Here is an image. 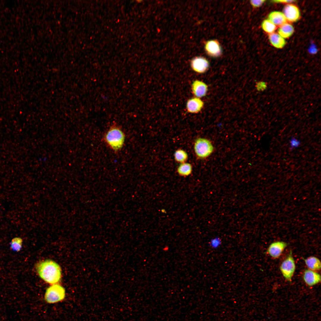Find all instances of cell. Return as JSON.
<instances>
[{
	"instance_id": "19",
	"label": "cell",
	"mask_w": 321,
	"mask_h": 321,
	"mask_svg": "<svg viewBox=\"0 0 321 321\" xmlns=\"http://www.w3.org/2000/svg\"><path fill=\"white\" fill-rule=\"evenodd\" d=\"M174 157L176 161L181 163L185 162L188 158L187 153L184 150L179 149L174 154Z\"/></svg>"
},
{
	"instance_id": "22",
	"label": "cell",
	"mask_w": 321,
	"mask_h": 321,
	"mask_svg": "<svg viewBox=\"0 0 321 321\" xmlns=\"http://www.w3.org/2000/svg\"><path fill=\"white\" fill-rule=\"evenodd\" d=\"M265 1V0H251L250 3L253 7H258L261 6Z\"/></svg>"
},
{
	"instance_id": "21",
	"label": "cell",
	"mask_w": 321,
	"mask_h": 321,
	"mask_svg": "<svg viewBox=\"0 0 321 321\" xmlns=\"http://www.w3.org/2000/svg\"><path fill=\"white\" fill-rule=\"evenodd\" d=\"M300 141L296 138L292 137L289 141L290 150L298 147L300 144Z\"/></svg>"
},
{
	"instance_id": "12",
	"label": "cell",
	"mask_w": 321,
	"mask_h": 321,
	"mask_svg": "<svg viewBox=\"0 0 321 321\" xmlns=\"http://www.w3.org/2000/svg\"><path fill=\"white\" fill-rule=\"evenodd\" d=\"M204 105V103L201 99L195 97L191 98L187 101L186 108L188 112L197 113L202 109Z\"/></svg>"
},
{
	"instance_id": "5",
	"label": "cell",
	"mask_w": 321,
	"mask_h": 321,
	"mask_svg": "<svg viewBox=\"0 0 321 321\" xmlns=\"http://www.w3.org/2000/svg\"><path fill=\"white\" fill-rule=\"evenodd\" d=\"M296 266L294 259L291 251L281 263L280 269L285 279L289 282L292 280Z\"/></svg>"
},
{
	"instance_id": "3",
	"label": "cell",
	"mask_w": 321,
	"mask_h": 321,
	"mask_svg": "<svg viewBox=\"0 0 321 321\" xmlns=\"http://www.w3.org/2000/svg\"><path fill=\"white\" fill-rule=\"evenodd\" d=\"M194 148L196 155L201 159L209 157L214 150V147L211 141L204 138L197 139L195 141Z\"/></svg>"
},
{
	"instance_id": "4",
	"label": "cell",
	"mask_w": 321,
	"mask_h": 321,
	"mask_svg": "<svg viewBox=\"0 0 321 321\" xmlns=\"http://www.w3.org/2000/svg\"><path fill=\"white\" fill-rule=\"evenodd\" d=\"M65 296V289L59 284H52L46 289L44 295L45 301L52 304L63 300Z\"/></svg>"
},
{
	"instance_id": "20",
	"label": "cell",
	"mask_w": 321,
	"mask_h": 321,
	"mask_svg": "<svg viewBox=\"0 0 321 321\" xmlns=\"http://www.w3.org/2000/svg\"><path fill=\"white\" fill-rule=\"evenodd\" d=\"M22 240L20 237H15L13 239L10 243L11 249L15 251H19L21 248Z\"/></svg>"
},
{
	"instance_id": "17",
	"label": "cell",
	"mask_w": 321,
	"mask_h": 321,
	"mask_svg": "<svg viewBox=\"0 0 321 321\" xmlns=\"http://www.w3.org/2000/svg\"><path fill=\"white\" fill-rule=\"evenodd\" d=\"M192 170V166L189 163H181L177 169V172L178 174L181 176H187L190 175Z\"/></svg>"
},
{
	"instance_id": "18",
	"label": "cell",
	"mask_w": 321,
	"mask_h": 321,
	"mask_svg": "<svg viewBox=\"0 0 321 321\" xmlns=\"http://www.w3.org/2000/svg\"><path fill=\"white\" fill-rule=\"evenodd\" d=\"M261 27L265 32L270 34L273 33L277 28L276 26L268 19H265L262 21Z\"/></svg>"
},
{
	"instance_id": "16",
	"label": "cell",
	"mask_w": 321,
	"mask_h": 321,
	"mask_svg": "<svg viewBox=\"0 0 321 321\" xmlns=\"http://www.w3.org/2000/svg\"><path fill=\"white\" fill-rule=\"evenodd\" d=\"M294 32V28L293 26L287 23L280 26L278 30V34L284 38L289 37Z\"/></svg>"
},
{
	"instance_id": "1",
	"label": "cell",
	"mask_w": 321,
	"mask_h": 321,
	"mask_svg": "<svg viewBox=\"0 0 321 321\" xmlns=\"http://www.w3.org/2000/svg\"><path fill=\"white\" fill-rule=\"evenodd\" d=\"M36 269L40 277L50 284H57L61 279L60 267L52 260H46L39 262L36 266Z\"/></svg>"
},
{
	"instance_id": "11",
	"label": "cell",
	"mask_w": 321,
	"mask_h": 321,
	"mask_svg": "<svg viewBox=\"0 0 321 321\" xmlns=\"http://www.w3.org/2000/svg\"><path fill=\"white\" fill-rule=\"evenodd\" d=\"M191 89L193 94L196 97L199 98L204 96L206 95L208 87L204 82L196 80L192 83Z\"/></svg>"
},
{
	"instance_id": "8",
	"label": "cell",
	"mask_w": 321,
	"mask_h": 321,
	"mask_svg": "<svg viewBox=\"0 0 321 321\" xmlns=\"http://www.w3.org/2000/svg\"><path fill=\"white\" fill-rule=\"evenodd\" d=\"M204 48L207 54L212 57H218L221 55L222 52L221 45L216 40L207 41L205 44Z\"/></svg>"
},
{
	"instance_id": "23",
	"label": "cell",
	"mask_w": 321,
	"mask_h": 321,
	"mask_svg": "<svg viewBox=\"0 0 321 321\" xmlns=\"http://www.w3.org/2000/svg\"><path fill=\"white\" fill-rule=\"evenodd\" d=\"M220 243V240L218 239H215L212 240L211 242V245L213 248H216L219 246Z\"/></svg>"
},
{
	"instance_id": "9",
	"label": "cell",
	"mask_w": 321,
	"mask_h": 321,
	"mask_svg": "<svg viewBox=\"0 0 321 321\" xmlns=\"http://www.w3.org/2000/svg\"><path fill=\"white\" fill-rule=\"evenodd\" d=\"M287 20L291 22H295L298 20L300 16V13L298 8L294 5L289 4L284 7L283 13Z\"/></svg>"
},
{
	"instance_id": "24",
	"label": "cell",
	"mask_w": 321,
	"mask_h": 321,
	"mask_svg": "<svg viewBox=\"0 0 321 321\" xmlns=\"http://www.w3.org/2000/svg\"><path fill=\"white\" fill-rule=\"evenodd\" d=\"M275 2L276 3H290L292 2L293 1H295V0H274L273 1Z\"/></svg>"
},
{
	"instance_id": "2",
	"label": "cell",
	"mask_w": 321,
	"mask_h": 321,
	"mask_svg": "<svg viewBox=\"0 0 321 321\" xmlns=\"http://www.w3.org/2000/svg\"><path fill=\"white\" fill-rule=\"evenodd\" d=\"M104 139L107 145L112 150L118 151L123 146L125 135L122 130L118 126L111 127L106 133Z\"/></svg>"
},
{
	"instance_id": "10",
	"label": "cell",
	"mask_w": 321,
	"mask_h": 321,
	"mask_svg": "<svg viewBox=\"0 0 321 321\" xmlns=\"http://www.w3.org/2000/svg\"><path fill=\"white\" fill-rule=\"evenodd\" d=\"M303 278L305 282L309 286L315 285L321 281L320 275L315 271L309 269L304 271Z\"/></svg>"
},
{
	"instance_id": "6",
	"label": "cell",
	"mask_w": 321,
	"mask_h": 321,
	"mask_svg": "<svg viewBox=\"0 0 321 321\" xmlns=\"http://www.w3.org/2000/svg\"><path fill=\"white\" fill-rule=\"evenodd\" d=\"M287 246V243L283 241L274 242L270 245L266 252L272 257L277 258L280 256Z\"/></svg>"
},
{
	"instance_id": "13",
	"label": "cell",
	"mask_w": 321,
	"mask_h": 321,
	"mask_svg": "<svg viewBox=\"0 0 321 321\" xmlns=\"http://www.w3.org/2000/svg\"><path fill=\"white\" fill-rule=\"evenodd\" d=\"M268 19L276 26H280L287 23V19L281 12L274 11L271 12L268 16Z\"/></svg>"
},
{
	"instance_id": "15",
	"label": "cell",
	"mask_w": 321,
	"mask_h": 321,
	"mask_svg": "<svg viewBox=\"0 0 321 321\" xmlns=\"http://www.w3.org/2000/svg\"><path fill=\"white\" fill-rule=\"evenodd\" d=\"M303 259L309 269L315 271L320 269L321 262L317 257L311 256Z\"/></svg>"
},
{
	"instance_id": "14",
	"label": "cell",
	"mask_w": 321,
	"mask_h": 321,
	"mask_svg": "<svg viewBox=\"0 0 321 321\" xmlns=\"http://www.w3.org/2000/svg\"><path fill=\"white\" fill-rule=\"evenodd\" d=\"M269 39L271 44L275 47L281 48L285 46L286 42L283 38L278 34L273 33L269 35Z\"/></svg>"
},
{
	"instance_id": "7",
	"label": "cell",
	"mask_w": 321,
	"mask_h": 321,
	"mask_svg": "<svg viewBox=\"0 0 321 321\" xmlns=\"http://www.w3.org/2000/svg\"><path fill=\"white\" fill-rule=\"evenodd\" d=\"M191 66L195 72L199 73H203L208 69L209 63L205 58L197 57L192 60L191 62Z\"/></svg>"
}]
</instances>
